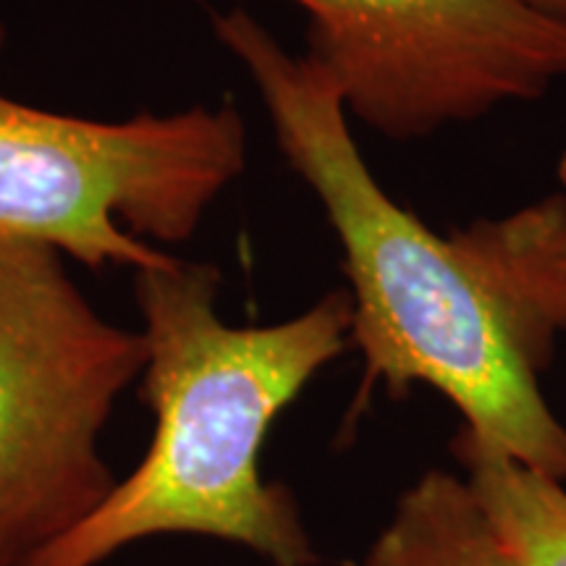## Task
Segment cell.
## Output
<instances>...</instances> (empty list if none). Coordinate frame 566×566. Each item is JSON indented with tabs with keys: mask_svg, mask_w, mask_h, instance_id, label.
Here are the masks:
<instances>
[{
	"mask_svg": "<svg viewBox=\"0 0 566 566\" xmlns=\"http://www.w3.org/2000/svg\"><path fill=\"white\" fill-rule=\"evenodd\" d=\"M212 34L242 63L292 171L321 200L344 252L352 334L365 380L405 396L436 388L464 430L530 470L566 483V428L537 384L541 359L470 260L386 195L352 137L338 84L294 55L250 11L210 13Z\"/></svg>",
	"mask_w": 566,
	"mask_h": 566,
	"instance_id": "6da1fadb",
	"label": "cell"
},
{
	"mask_svg": "<svg viewBox=\"0 0 566 566\" xmlns=\"http://www.w3.org/2000/svg\"><path fill=\"white\" fill-rule=\"evenodd\" d=\"M365 566H522L483 501L451 472H424L401 493Z\"/></svg>",
	"mask_w": 566,
	"mask_h": 566,
	"instance_id": "52a82bcc",
	"label": "cell"
},
{
	"mask_svg": "<svg viewBox=\"0 0 566 566\" xmlns=\"http://www.w3.org/2000/svg\"><path fill=\"white\" fill-rule=\"evenodd\" d=\"M221 271L174 258L134 273L155 430L139 464L71 533L24 566H101L132 543L202 535L271 566H317L294 495L260 470L273 422L342 357L352 300L334 289L300 315L231 325L218 313Z\"/></svg>",
	"mask_w": 566,
	"mask_h": 566,
	"instance_id": "7a4b0ae2",
	"label": "cell"
},
{
	"mask_svg": "<svg viewBox=\"0 0 566 566\" xmlns=\"http://www.w3.org/2000/svg\"><path fill=\"white\" fill-rule=\"evenodd\" d=\"M142 367L139 328L97 313L66 258L0 239V566H24L108 499L101 441Z\"/></svg>",
	"mask_w": 566,
	"mask_h": 566,
	"instance_id": "277c9868",
	"label": "cell"
},
{
	"mask_svg": "<svg viewBox=\"0 0 566 566\" xmlns=\"http://www.w3.org/2000/svg\"><path fill=\"white\" fill-rule=\"evenodd\" d=\"M247 168L233 105L71 116L0 92V239L101 273L168 265Z\"/></svg>",
	"mask_w": 566,
	"mask_h": 566,
	"instance_id": "3957f363",
	"label": "cell"
},
{
	"mask_svg": "<svg viewBox=\"0 0 566 566\" xmlns=\"http://www.w3.org/2000/svg\"><path fill=\"white\" fill-rule=\"evenodd\" d=\"M6 42H9V27H6L3 17H0V55L6 51Z\"/></svg>",
	"mask_w": 566,
	"mask_h": 566,
	"instance_id": "30bf717a",
	"label": "cell"
},
{
	"mask_svg": "<svg viewBox=\"0 0 566 566\" xmlns=\"http://www.w3.org/2000/svg\"><path fill=\"white\" fill-rule=\"evenodd\" d=\"M520 3L533 9L535 13H541V17L564 21L566 24V0H520Z\"/></svg>",
	"mask_w": 566,
	"mask_h": 566,
	"instance_id": "9c48e42d",
	"label": "cell"
},
{
	"mask_svg": "<svg viewBox=\"0 0 566 566\" xmlns=\"http://www.w3.org/2000/svg\"><path fill=\"white\" fill-rule=\"evenodd\" d=\"M349 118L422 139L566 80V24L520 0H294Z\"/></svg>",
	"mask_w": 566,
	"mask_h": 566,
	"instance_id": "5b68a950",
	"label": "cell"
},
{
	"mask_svg": "<svg viewBox=\"0 0 566 566\" xmlns=\"http://www.w3.org/2000/svg\"><path fill=\"white\" fill-rule=\"evenodd\" d=\"M566 189V155L558 163ZM485 286L504 302L530 349L548 365L558 331H566V195L451 233Z\"/></svg>",
	"mask_w": 566,
	"mask_h": 566,
	"instance_id": "8992f818",
	"label": "cell"
},
{
	"mask_svg": "<svg viewBox=\"0 0 566 566\" xmlns=\"http://www.w3.org/2000/svg\"><path fill=\"white\" fill-rule=\"evenodd\" d=\"M454 454L522 566H566V491L470 430H459Z\"/></svg>",
	"mask_w": 566,
	"mask_h": 566,
	"instance_id": "ba28073f",
	"label": "cell"
}]
</instances>
